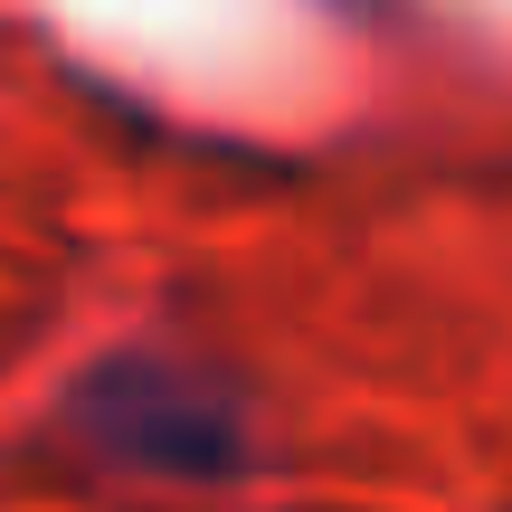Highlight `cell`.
Returning <instances> with one entry per match:
<instances>
[{"mask_svg": "<svg viewBox=\"0 0 512 512\" xmlns=\"http://www.w3.org/2000/svg\"><path fill=\"white\" fill-rule=\"evenodd\" d=\"M86 418L105 427L124 456L162 465V475H190V484L238 465V399H219L209 380H181V370H162V361L105 370V380L86 389Z\"/></svg>", "mask_w": 512, "mask_h": 512, "instance_id": "cell-1", "label": "cell"}]
</instances>
